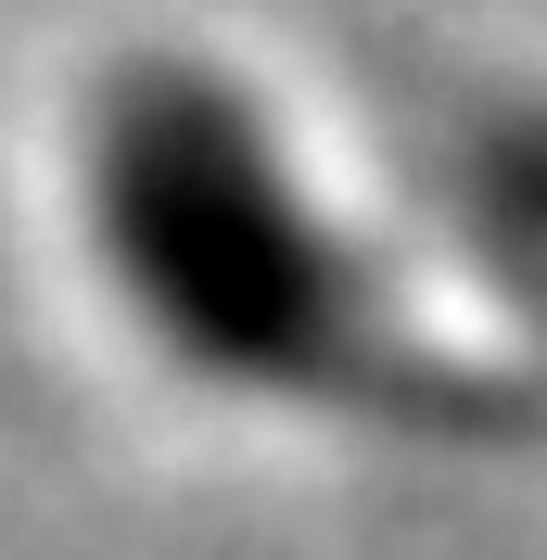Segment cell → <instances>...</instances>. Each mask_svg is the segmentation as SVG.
<instances>
[{
    "instance_id": "1",
    "label": "cell",
    "mask_w": 547,
    "mask_h": 560,
    "mask_svg": "<svg viewBox=\"0 0 547 560\" xmlns=\"http://www.w3.org/2000/svg\"><path fill=\"white\" fill-rule=\"evenodd\" d=\"M90 230L128 306L242 395H318L370 345V280L318 230L293 166L268 153L255 103L205 65H140L103 90L90 128Z\"/></svg>"
}]
</instances>
